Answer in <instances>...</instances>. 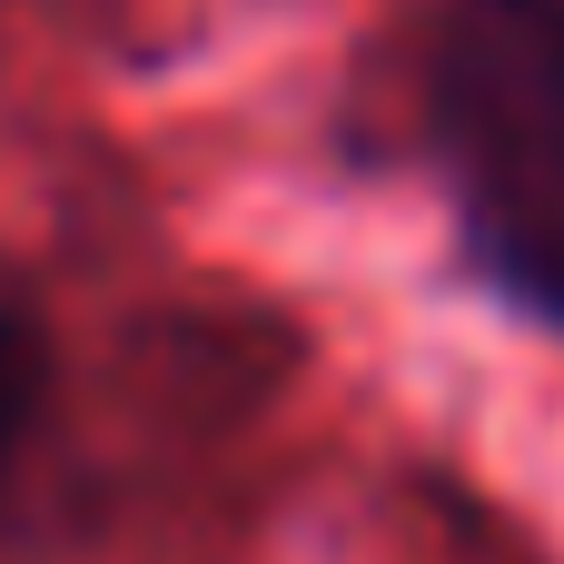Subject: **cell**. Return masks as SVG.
I'll return each mask as SVG.
<instances>
[{"instance_id": "6da1fadb", "label": "cell", "mask_w": 564, "mask_h": 564, "mask_svg": "<svg viewBox=\"0 0 564 564\" xmlns=\"http://www.w3.org/2000/svg\"><path fill=\"white\" fill-rule=\"evenodd\" d=\"M406 139L466 278L564 337V0H426L406 20Z\"/></svg>"}, {"instance_id": "7a4b0ae2", "label": "cell", "mask_w": 564, "mask_h": 564, "mask_svg": "<svg viewBox=\"0 0 564 564\" xmlns=\"http://www.w3.org/2000/svg\"><path fill=\"white\" fill-rule=\"evenodd\" d=\"M50 397H59V337H50V307L40 288L0 258V516L20 496V466L50 426Z\"/></svg>"}]
</instances>
